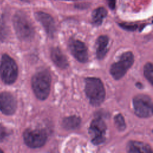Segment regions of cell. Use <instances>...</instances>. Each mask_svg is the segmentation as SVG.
Listing matches in <instances>:
<instances>
[{
    "label": "cell",
    "mask_w": 153,
    "mask_h": 153,
    "mask_svg": "<svg viewBox=\"0 0 153 153\" xmlns=\"http://www.w3.org/2000/svg\"><path fill=\"white\" fill-rule=\"evenodd\" d=\"M51 78L46 69L36 72L32 78V87L33 92L39 100L46 99L50 91Z\"/></svg>",
    "instance_id": "1"
},
{
    "label": "cell",
    "mask_w": 153,
    "mask_h": 153,
    "mask_svg": "<svg viewBox=\"0 0 153 153\" xmlns=\"http://www.w3.org/2000/svg\"><path fill=\"white\" fill-rule=\"evenodd\" d=\"M13 26L18 38L22 41H30L35 34L33 26L28 16L23 12H17L13 19Z\"/></svg>",
    "instance_id": "2"
},
{
    "label": "cell",
    "mask_w": 153,
    "mask_h": 153,
    "mask_svg": "<svg viewBox=\"0 0 153 153\" xmlns=\"http://www.w3.org/2000/svg\"><path fill=\"white\" fill-rule=\"evenodd\" d=\"M85 92L93 106L100 105L105 97V90L101 80L94 77L85 79Z\"/></svg>",
    "instance_id": "3"
},
{
    "label": "cell",
    "mask_w": 153,
    "mask_h": 153,
    "mask_svg": "<svg viewBox=\"0 0 153 153\" xmlns=\"http://www.w3.org/2000/svg\"><path fill=\"white\" fill-rule=\"evenodd\" d=\"M18 75V68L16 62L7 54H3L0 64V76L7 84L15 82Z\"/></svg>",
    "instance_id": "4"
},
{
    "label": "cell",
    "mask_w": 153,
    "mask_h": 153,
    "mask_svg": "<svg viewBox=\"0 0 153 153\" xmlns=\"http://www.w3.org/2000/svg\"><path fill=\"white\" fill-rule=\"evenodd\" d=\"M134 63V56L131 51L124 53L119 60L114 63L110 68V73L115 79H120L124 76L127 71Z\"/></svg>",
    "instance_id": "5"
},
{
    "label": "cell",
    "mask_w": 153,
    "mask_h": 153,
    "mask_svg": "<svg viewBox=\"0 0 153 153\" xmlns=\"http://www.w3.org/2000/svg\"><path fill=\"white\" fill-rule=\"evenodd\" d=\"M134 111L136 115L141 118H148L152 115V102L149 96L138 94L133 98Z\"/></svg>",
    "instance_id": "6"
},
{
    "label": "cell",
    "mask_w": 153,
    "mask_h": 153,
    "mask_svg": "<svg viewBox=\"0 0 153 153\" xmlns=\"http://www.w3.org/2000/svg\"><path fill=\"white\" fill-rule=\"evenodd\" d=\"M47 139V133L41 129H27L23 133L25 143L31 148L42 146L45 143Z\"/></svg>",
    "instance_id": "7"
},
{
    "label": "cell",
    "mask_w": 153,
    "mask_h": 153,
    "mask_svg": "<svg viewBox=\"0 0 153 153\" xmlns=\"http://www.w3.org/2000/svg\"><path fill=\"white\" fill-rule=\"evenodd\" d=\"M106 126L103 120L100 118L94 119L89 127V133L92 136L91 142L94 145H99L105 140Z\"/></svg>",
    "instance_id": "8"
},
{
    "label": "cell",
    "mask_w": 153,
    "mask_h": 153,
    "mask_svg": "<svg viewBox=\"0 0 153 153\" xmlns=\"http://www.w3.org/2000/svg\"><path fill=\"white\" fill-rule=\"evenodd\" d=\"M69 47L71 53L78 61L85 63L88 60L87 48L82 42L71 39L69 42Z\"/></svg>",
    "instance_id": "9"
},
{
    "label": "cell",
    "mask_w": 153,
    "mask_h": 153,
    "mask_svg": "<svg viewBox=\"0 0 153 153\" xmlns=\"http://www.w3.org/2000/svg\"><path fill=\"white\" fill-rule=\"evenodd\" d=\"M17 108V102L13 94L8 92L0 93V111L5 115L13 114Z\"/></svg>",
    "instance_id": "10"
},
{
    "label": "cell",
    "mask_w": 153,
    "mask_h": 153,
    "mask_svg": "<svg viewBox=\"0 0 153 153\" xmlns=\"http://www.w3.org/2000/svg\"><path fill=\"white\" fill-rule=\"evenodd\" d=\"M36 20L42 25L49 36L53 37L56 31V25L53 18L44 12H36L35 14Z\"/></svg>",
    "instance_id": "11"
},
{
    "label": "cell",
    "mask_w": 153,
    "mask_h": 153,
    "mask_svg": "<svg viewBox=\"0 0 153 153\" xmlns=\"http://www.w3.org/2000/svg\"><path fill=\"white\" fill-rule=\"evenodd\" d=\"M127 151L129 153H152L151 146L143 142L130 141L127 145Z\"/></svg>",
    "instance_id": "12"
},
{
    "label": "cell",
    "mask_w": 153,
    "mask_h": 153,
    "mask_svg": "<svg viewBox=\"0 0 153 153\" xmlns=\"http://www.w3.org/2000/svg\"><path fill=\"white\" fill-rule=\"evenodd\" d=\"M51 57L54 63L59 68L65 69L68 67L67 58L59 48L54 47L51 49Z\"/></svg>",
    "instance_id": "13"
},
{
    "label": "cell",
    "mask_w": 153,
    "mask_h": 153,
    "mask_svg": "<svg viewBox=\"0 0 153 153\" xmlns=\"http://www.w3.org/2000/svg\"><path fill=\"white\" fill-rule=\"evenodd\" d=\"M109 38L106 35L100 36L97 40L96 56L99 59H102L106 56L108 51Z\"/></svg>",
    "instance_id": "14"
},
{
    "label": "cell",
    "mask_w": 153,
    "mask_h": 153,
    "mask_svg": "<svg viewBox=\"0 0 153 153\" xmlns=\"http://www.w3.org/2000/svg\"><path fill=\"white\" fill-rule=\"evenodd\" d=\"M80 123V118L75 115L66 117L62 121L63 127L67 130L75 129L79 126Z\"/></svg>",
    "instance_id": "15"
},
{
    "label": "cell",
    "mask_w": 153,
    "mask_h": 153,
    "mask_svg": "<svg viewBox=\"0 0 153 153\" xmlns=\"http://www.w3.org/2000/svg\"><path fill=\"white\" fill-rule=\"evenodd\" d=\"M107 15V11L103 7H99L95 9L92 13V21L95 25L102 24L103 19Z\"/></svg>",
    "instance_id": "16"
},
{
    "label": "cell",
    "mask_w": 153,
    "mask_h": 153,
    "mask_svg": "<svg viewBox=\"0 0 153 153\" xmlns=\"http://www.w3.org/2000/svg\"><path fill=\"white\" fill-rule=\"evenodd\" d=\"M9 29L4 16L0 18V40L4 41L8 37Z\"/></svg>",
    "instance_id": "17"
},
{
    "label": "cell",
    "mask_w": 153,
    "mask_h": 153,
    "mask_svg": "<svg viewBox=\"0 0 153 153\" xmlns=\"http://www.w3.org/2000/svg\"><path fill=\"white\" fill-rule=\"evenodd\" d=\"M143 74L145 78L152 85L153 82V70H152V64L151 62L147 63L143 68Z\"/></svg>",
    "instance_id": "18"
},
{
    "label": "cell",
    "mask_w": 153,
    "mask_h": 153,
    "mask_svg": "<svg viewBox=\"0 0 153 153\" xmlns=\"http://www.w3.org/2000/svg\"><path fill=\"white\" fill-rule=\"evenodd\" d=\"M114 122L117 128L120 131H123L126 128V123L124 119L121 114H117L114 117Z\"/></svg>",
    "instance_id": "19"
},
{
    "label": "cell",
    "mask_w": 153,
    "mask_h": 153,
    "mask_svg": "<svg viewBox=\"0 0 153 153\" xmlns=\"http://www.w3.org/2000/svg\"><path fill=\"white\" fill-rule=\"evenodd\" d=\"M9 134L10 133L7 128L3 125L0 124V142H3Z\"/></svg>",
    "instance_id": "20"
},
{
    "label": "cell",
    "mask_w": 153,
    "mask_h": 153,
    "mask_svg": "<svg viewBox=\"0 0 153 153\" xmlns=\"http://www.w3.org/2000/svg\"><path fill=\"white\" fill-rule=\"evenodd\" d=\"M120 26L125 29L129 30H134L137 28V25H127V24H120Z\"/></svg>",
    "instance_id": "21"
},
{
    "label": "cell",
    "mask_w": 153,
    "mask_h": 153,
    "mask_svg": "<svg viewBox=\"0 0 153 153\" xmlns=\"http://www.w3.org/2000/svg\"><path fill=\"white\" fill-rule=\"evenodd\" d=\"M108 5L109 7L112 9L114 10L115 7V4H116V0H108Z\"/></svg>",
    "instance_id": "22"
},
{
    "label": "cell",
    "mask_w": 153,
    "mask_h": 153,
    "mask_svg": "<svg viewBox=\"0 0 153 153\" xmlns=\"http://www.w3.org/2000/svg\"><path fill=\"white\" fill-rule=\"evenodd\" d=\"M0 152H3V151H2V150H1V149H0Z\"/></svg>",
    "instance_id": "23"
},
{
    "label": "cell",
    "mask_w": 153,
    "mask_h": 153,
    "mask_svg": "<svg viewBox=\"0 0 153 153\" xmlns=\"http://www.w3.org/2000/svg\"><path fill=\"white\" fill-rule=\"evenodd\" d=\"M21 1H27V0H21Z\"/></svg>",
    "instance_id": "24"
}]
</instances>
